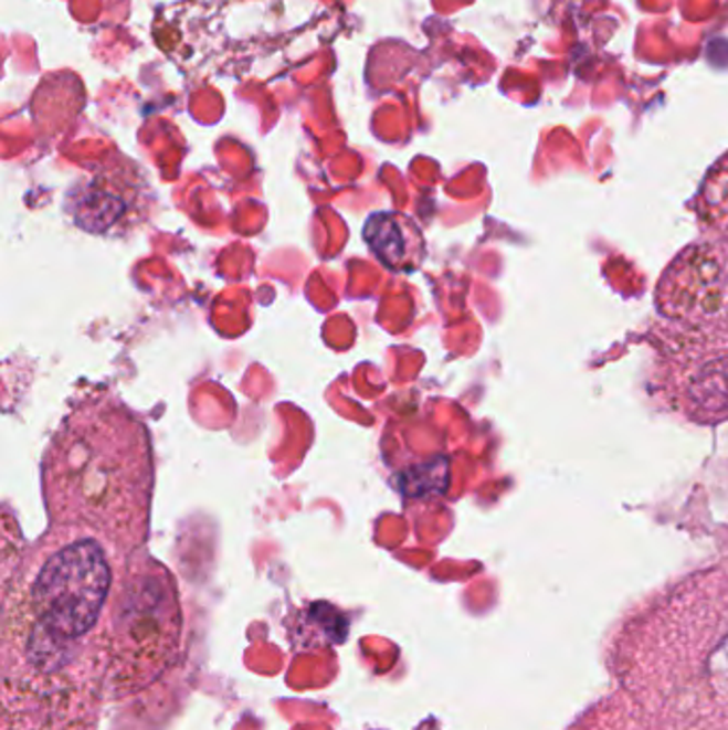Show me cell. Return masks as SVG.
<instances>
[{
	"mask_svg": "<svg viewBox=\"0 0 728 730\" xmlns=\"http://www.w3.org/2000/svg\"><path fill=\"white\" fill-rule=\"evenodd\" d=\"M698 402L707 411H728V359L711 363L697 381Z\"/></svg>",
	"mask_w": 728,
	"mask_h": 730,
	"instance_id": "4",
	"label": "cell"
},
{
	"mask_svg": "<svg viewBox=\"0 0 728 730\" xmlns=\"http://www.w3.org/2000/svg\"><path fill=\"white\" fill-rule=\"evenodd\" d=\"M120 560L105 540L56 530L34 547L18 576L15 654L22 677L36 690L52 692L54 681H68V668L86 658L103 613L114 603Z\"/></svg>",
	"mask_w": 728,
	"mask_h": 730,
	"instance_id": "2",
	"label": "cell"
},
{
	"mask_svg": "<svg viewBox=\"0 0 728 730\" xmlns=\"http://www.w3.org/2000/svg\"><path fill=\"white\" fill-rule=\"evenodd\" d=\"M155 453L144 421L109 393L80 400L43 455L50 528L105 540L135 556L148 537Z\"/></svg>",
	"mask_w": 728,
	"mask_h": 730,
	"instance_id": "1",
	"label": "cell"
},
{
	"mask_svg": "<svg viewBox=\"0 0 728 730\" xmlns=\"http://www.w3.org/2000/svg\"><path fill=\"white\" fill-rule=\"evenodd\" d=\"M363 237L380 263L395 272L414 267L423 254V244L416 226L400 212H380L368 219Z\"/></svg>",
	"mask_w": 728,
	"mask_h": 730,
	"instance_id": "3",
	"label": "cell"
}]
</instances>
